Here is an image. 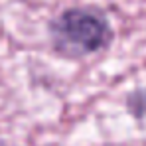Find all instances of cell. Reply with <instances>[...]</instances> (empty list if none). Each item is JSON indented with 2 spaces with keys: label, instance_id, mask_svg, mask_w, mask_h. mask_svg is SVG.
Wrapping results in <instances>:
<instances>
[{
  "label": "cell",
  "instance_id": "obj_1",
  "mask_svg": "<svg viewBox=\"0 0 146 146\" xmlns=\"http://www.w3.org/2000/svg\"><path fill=\"white\" fill-rule=\"evenodd\" d=\"M49 42L61 57L83 59L111 46L113 28L99 8H67L51 20Z\"/></svg>",
  "mask_w": 146,
  "mask_h": 146
},
{
  "label": "cell",
  "instance_id": "obj_2",
  "mask_svg": "<svg viewBox=\"0 0 146 146\" xmlns=\"http://www.w3.org/2000/svg\"><path fill=\"white\" fill-rule=\"evenodd\" d=\"M126 107L130 109V113L134 117H144L146 115V89L134 91L126 99Z\"/></svg>",
  "mask_w": 146,
  "mask_h": 146
}]
</instances>
